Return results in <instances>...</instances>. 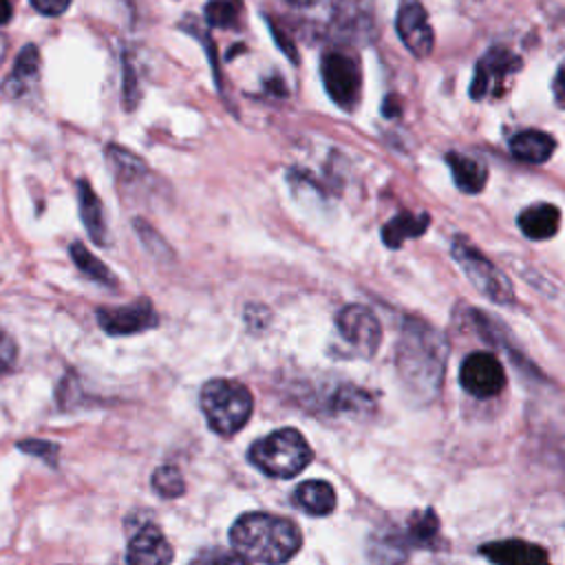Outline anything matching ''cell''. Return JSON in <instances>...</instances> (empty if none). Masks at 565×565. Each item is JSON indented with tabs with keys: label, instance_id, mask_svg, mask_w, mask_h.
Wrapping results in <instances>:
<instances>
[{
	"label": "cell",
	"instance_id": "obj_1",
	"mask_svg": "<svg viewBox=\"0 0 565 565\" xmlns=\"http://www.w3.org/2000/svg\"><path fill=\"white\" fill-rule=\"evenodd\" d=\"M448 347L444 335L419 318H406L397 342V373L411 395L430 399L437 395Z\"/></svg>",
	"mask_w": 565,
	"mask_h": 565
},
{
	"label": "cell",
	"instance_id": "obj_2",
	"mask_svg": "<svg viewBox=\"0 0 565 565\" xmlns=\"http://www.w3.org/2000/svg\"><path fill=\"white\" fill-rule=\"evenodd\" d=\"M232 547L256 563L282 565L302 547L300 527L278 514L247 512L230 527Z\"/></svg>",
	"mask_w": 565,
	"mask_h": 565
},
{
	"label": "cell",
	"instance_id": "obj_3",
	"mask_svg": "<svg viewBox=\"0 0 565 565\" xmlns=\"http://www.w3.org/2000/svg\"><path fill=\"white\" fill-rule=\"evenodd\" d=\"M247 457L260 472L276 479H289L305 470L313 459V450L296 428H278L256 439Z\"/></svg>",
	"mask_w": 565,
	"mask_h": 565
},
{
	"label": "cell",
	"instance_id": "obj_4",
	"mask_svg": "<svg viewBox=\"0 0 565 565\" xmlns=\"http://www.w3.org/2000/svg\"><path fill=\"white\" fill-rule=\"evenodd\" d=\"M201 408L210 428L223 437H230L247 424L254 399L245 384L216 377L201 388Z\"/></svg>",
	"mask_w": 565,
	"mask_h": 565
},
{
	"label": "cell",
	"instance_id": "obj_5",
	"mask_svg": "<svg viewBox=\"0 0 565 565\" xmlns=\"http://www.w3.org/2000/svg\"><path fill=\"white\" fill-rule=\"evenodd\" d=\"M439 541V521L433 508L413 512L404 525L382 530L373 536L375 558L380 565H399L411 550H430Z\"/></svg>",
	"mask_w": 565,
	"mask_h": 565
},
{
	"label": "cell",
	"instance_id": "obj_6",
	"mask_svg": "<svg viewBox=\"0 0 565 565\" xmlns=\"http://www.w3.org/2000/svg\"><path fill=\"white\" fill-rule=\"evenodd\" d=\"M452 256L466 271L468 280L492 302L508 305L514 300L512 282L508 280V276L503 271H499L477 247H472L466 241H455Z\"/></svg>",
	"mask_w": 565,
	"mask_h": 565
},
{
	"label": "cell",
	"instance_id": "obj_7",
	"mask_svg": "<svg viewBox=\"0 0 565 565\" xmlns=\"http://www.w3.org/2000/svg\"><path fill=\"white\" fill-rule=\"evenodd\" d=\"M320 75L329 97L340 106L351 110L360 102L362 73L358 62L342 51H329L320 60Z\"/></svg>",
	"mask_w": 565,
	"mask_h": 565
},
{
	"label": "cell",
	"instance_id": "obj_8",
	"mask_svg": "<svg viewBox=\"0 0 565 565\" xmlns=\"http://www.w3.org/2000/svg\"><path fill=\"white\" fill-rule=\"evenodd\" d=\"M521 57H516L510 49L492 46L475 68V77L470 84L472 99H490L501 97L505 90V82L521 68Z\"/></svg>",
	"mask_w": 565,
	"mask_h": 565
},
{
	"label": "cell",
	"instance_id": "obj_9",
	"mask_svg": "<svg viewBox=\"0 0 565 565\" xmlns=\"http://www.w3.org/2000/svg\"><path fill=\"white\" fill-rule=\"evenodd\" d=\"M335 327L340 338L358 353V355H373L382 340V329L377 318L371 309L362 305L342 307L335 316Z\"/></svg>",
	"mask_w": 565,
	"mask_h": 565
},
{
	"label": "cell",
	"instance_id": "obj_10",
	"mask_svg": "<svg viewBox=\"0 0 565 565\" xmlns=\"http://www.w3.org/2000/svg\"><path fill=\"white\" fill-rule=\"evenodd\" d=\"M459 382L472 397H494L505 386V371L497 355L488 351H475L463 358L459 369Z\"/></svg>",
	"mask_w": 565,
	"mask_h": 565
},
{
	"label": "cell",
	"instance_id": "obj_11",
	"mask_svg": "<svg viewBox=\"0 0 565 565\" xmlns=\"http://www.w3.org/2000/svg\"><path fill=\"white\" fill-rule=\"evenodd\" d=\"M395 29H397V35L402 38L404 46L413 55L426 57L433 51V44H435L433 26L428 24L426 9L422 7L419 0H402L399 2Z\"/></svg>",
	"mask_w": 565,
	"mask_h": 565
},
{
	"label": "cell",
	"instance_id": "obj_12",
	"mask_svg": "<svg viewBox=\"0 0 565 565\" xmlns=\"http://www.w3.org/2000/svg\"><path fill=\"white\" fill-rule=\"evenodd\" d=\"M97 320L102 329L110 335H128L137 331L152 329L159 318L148 298H139L126 307H102L97 311Z\"/></svg>",
	"mask_w": 565,
	"mask_h": 565
},
{
	"label": "cell",
	"instance_id": "obj_13",
	"mask_svg": "<svg viewBox=\"0 0 565 565\" xmlns=\"http://www.w3.org/2000/svg\"><path fill=\"white\" fill-rule=\"evenodd\" d=\"M126 565H172V547L157 525H143L130 539Z\"/></svg>",
	"mask_w": 565,
	"mask_h": 565
},
{
	"label": "cell",
	"instance_id": "obj_14",
	"mask_svg": "<svg viewBox=\"0 0 565 565\" xmlns=\"http://www.w3.org/2000/svg\"><path fill=\"white\" fill-rule=\"evenodd\" d=\"M479 550L494 565H552L547 552L541 545L521 539L492 541L481 545Z\"/></svg>",
	"mask_w": 565,
	"mask_h": 565
},
{
	"label": "cell",
	"instance_id": "obj_15",
	"mask_svg": "<svg viewBox=\"0 0 565 565\" xmlns=\"http://www.w3.org/2000/svg\"><path fill=\"white\" fill-rule=\"evenodd\" d=\"M38 73H40V51L35 44H26L18 53V57L13 62V71L9 73V77L2 84V93L7 97L24 95L35 84Z\"/></svg>",
	"mask_w": 565,
	"mask_h": 565
},
{
	"label": "cell",
	"instance_id": "obj_16",
	"mask_svg": "<svg viewBox=\"0 0 565 565\" xmlns=\"http://www.w3.org/2000/svg\"><path fill=\"white\" fill-rule=\"evenodd\" d=\"M521 232L532 241L552 238L561 225V210L552 203H534L519 214Z\"/></svg>",
	"mask_w": 565,
	"mask_h": 565
},
{
	"label": "cell",
	"instance_id": "obj_17",
	"mask_svg": "<svg viewBox=\"0 0 565 565\" xmlns=\"http://www.w3.org/2000/svg\"><path fill=\"white\" fill-rule=\"evenodd\" d=\"M294 503L311 516H327L335 508V490L329 481L322 479L302 481L294 490Z\"/></svg>",
	"mask_w": 565,
	"mask_h": 565
},
{
	"label": "cell",
	"instance_id": "obj_18",
	"mask_svg": "<svg viewBox=\"0 0 565 565\" xmlns=\"http://www.w3.org/2000/svg\"><path fill=\"white\" fill-rule=\"evenodd\" d=\"M554 148H556L554 137L543 132V130H534V128L516 132L512 137V141H510V152L516 159L525 161V163H543V161H547L552 157Z\"/></svg>",
	"mask_w": 565,
	"mask_h": 565
},
{
	"label": "cell",
	"instance_id": "obj_19",
	"mask_svg": "<svg viewBox=\"0 0 565 565\" xmlns=\"http://www.w3.org/2000/svg\"><path fill=\"white\" fill-rule=\"evenodd\" d=\"M446 163L452 172L455 185L466 194H479L486 188L488 170L483 163H479L472 157H466L461 152H448Z\"/></svg>",
	"mask_w": 565,
	"mask_h": 565
},
{
	"label": "cell",
	"instance_id": "obj_20",
	"mask_svg": "<svg viewBox=\"0 0 565 565\" xmlns=\"http://www.w3.org/2000/svg\"><path fill=\"white\" fill-rule=\"evenodd\" d=\"M77 201H79V214L84 221V227L88 230L90 238L97 245L106 243V221H104V207L99 196L95 194L93 185L86 179L77 181Z\"/></svg>",
	"mask_w": 565,
	"mask_h": 565
},
{
	"label": "cell",
	"instance_id": "obj_21",
	"mask_svg": "<svg viewBox=\"0 0 565 565\" xmlns=\"http://www.w3.org/2000/svg\"><path fill=\"white\" fill-rule=\"evenodd\" d=\"M430 223L428 214H411V212H402L397 216H393L384 227H382V241L386 247L395 249L399 247L406 238H415L422 236L426 232Z\"/></svg>",
	"mask_w": 565,
	"mask_h": 565
},
{
	"label": "cell",
	"instance_id": "obj_22",
	"mask_svg": "<svg viewBox=\"0 0 565 565\" xmlns=\"http://www.w3.org/2000/svg\"><path fill=\"white\" fill-rule=\"evenodd\" d=\"M203 13L207 24L218 29H234L243 15V0H210Z\"/></svg>",
	"mask_w": 565,
	"mask_h": 565
},
{
	"label": "cell",
	"instance_id": "obj_23",
	"mask_svg": "<svg viewBox=\"0 0 565 565\" xmlns=\"http://www.w3.org/2000/svg\"><path fill=\"white\" fill-rule=\"evenodd\" d=\"M106 157H108L110 166L115 168V172L121 179H137V177H141L146 172V163L137 154H132L130 150L119 148L115 143H110L106 148Z\"/></svg>",
	"mask_w": 565,
	"mask_h": 565
},
{
	"label": "cell",
	"instance_id": "obj_24",
	"mask_svg": "<svg viewBox=\"0 0 565 565\" xmlns=\"http://www.w3.org/2000/svg\"><path fill=\"white\" fill-rule=\"evenodd\" d=\"M71 258L75 260V265L93 280H99V282H115V278L110 276V269L99 260L95 258L82 243H73L71 245Z\"/></svg>",
	"mask_w": 565,
	"mask_h": 565
},
{
	"label": "cell",
	"instance_id": "obj_25",
	"mask_svg": "<svg viewBox=\"0 0 565 565\" xmlns=\"http://www.w3.org/2000/svg\"><path fill=\"white\" fill-rule=\"evenodd\" d=\"M152 486L161 497H168V499L181 497L185 490V481H183L179 468H174V466L157 468L152 475Z\"/></svg>",
	"mask_w": 565,
	"mask_h": 565
},
{
	"label": "cell",
	"instance_id": "obj_26",
	"mask_svg": "<svg viewBox=\"0 0 565 565\" xmlns=\"http://www.w3.org/2000/svg\"><path fill=\"white\" fill-rule=\"evenodd\" d=\"M190 565H249V563L236 550L232 552L223 547H210V550H203Z\"/></svg>",
	"mask_w": 565,
	"mask_h": 565
},
{
	"label": "cell",
	"instance_id": "obj_27",
	"mask_svg": "<svg viewBox=\"0 0 565 565\" xmlns=\"http://www.w3.org/2000/svg\"><path fill=\"white\" fill-rule=\"evenodd\" d=\"M124 64V79H121V102L126 106V110H132L135 104L139 102V88H137V75H135V66L130 62V57H121Z\"/></svg>",
	"mask_w": 565,
	"mask_h": 565
},
{
	"label": "cell",
	"instance_id": "obj_28",
	"mask_svg": "<svg viewBox=\"0 0 565 565\" xmlns=\"http://www.w3.org/2000/svg\"><path fill=\"white\" fill-rule=\"evenodd\" d=\"M15 355H18V347H15L13 338L0 327V373L9 371L13 366Z\"/></svg>",
	"mask_w": 565,
	"mask_h": 565
},
{
	"label": "cell",
	"instance_id": "obj_29",
	"mask_svg": "<svg viewBox=\"0 0 565 565\" xmlns=\"http://www.w3.org/2000/svg\"><path fill=\"white\" fill-rule=\"evenodd\" d=\"M31 4L38 13L55 18V15H62L71 7V0H31Z\"/></svg>",
	"mask_w": 565,
	"mask_h": 565
},
{
	"label": "cell",
	"instance_id": "obj_30",
	"mask_svg": "<svg viewBox=\"0 0 565 565\" xmlns=\"http://www.w3.org/2000/svg\"><path fill=\"white\" fill-rule=\"evenodd\" d=\"M20 448L24 452H31V455H40V457H49L53 459L55 457V446L53 444H46V441H38V439H31V441H20Z\"/></svg>",
	"mask_w": 565,
	"mask_h": 565
},
{
	"label": "cell",
	"instance_id": "obj_31",
	"mask_svg": "<svg viewBox=\"0 0 565 565\" xmlns=\"http://www.w3.org/2000/svg\"><path fill=\"white\" fill-rule=\"evenodd\" d=\"M552 90H554V99L561 108H565V62L558 66L556 71V77H554V84H552Z\"/></svg>",
	"mask_w": 565,
	"mask_h": 565
},
{
	"label": "cell",
	"instance_id": "obj_32",
	"mask_svg": "<svg viewBox=\"0 0 565 565\" xmlns=\"http://www.w3.org/2000/svg\"><path fill=\"white\" fill-rule=\"evenodd\" d=\"M13 15V4L11 0H0V24H7Z\"/></svg>",
	"mask_w": 565,
	"mask_h": 565
},
{
	"label": "cell",
	"instance_id": "obj_33",
	"mask_svg": "<svg viewBox=\"0 0 565 565\" xmlns=\"http://www.w3.org/2000/svg\"><path fill=\"white\" fill-rule=\"evenodd\" d=\"M291 4H296V7H311V4H316L318 0H289Z\"/></svg>",
	"mask_w": 565,
	"mask_h": 565
},
{
	"label": "cell",
	"instance_id": "obj_34",
	"mask_svg": "<svg viewBox=\"0 0 565 565\" xmlns=\"http://www.w3.org/2000/svg\"><path fill=\"white\" fill-rule=\"evenodd\" d=\"M4 51H7V40H4V35H0V62L4 57Z\"/></svg>",
	"mask_w": 565,
	"mask_h": 565
}]
</instances>
